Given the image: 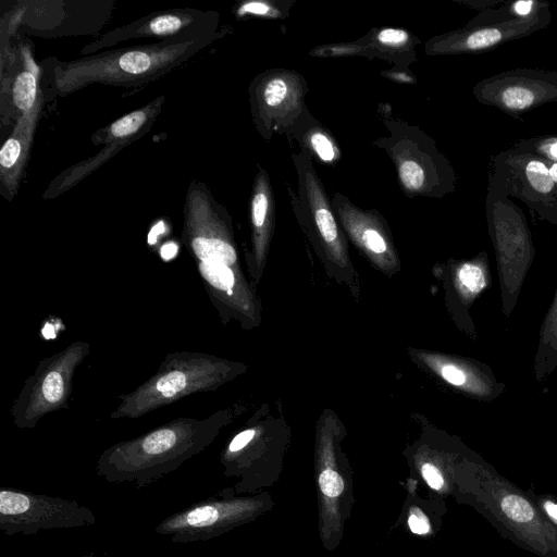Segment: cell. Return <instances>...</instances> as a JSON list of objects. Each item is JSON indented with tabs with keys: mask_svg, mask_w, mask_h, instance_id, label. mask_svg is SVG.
Instances as JSON below:
<instances>
[{
	"mask_svg": "<svg viewBox=\"0 0 557 557\" xmlns=\"http://www.w3.org/2000/svg\"><path fill=\"white\" fill-rule=\"evenodd\" d=\"M420 470L424 481L431 488L440 491L444 486V478L438 468L433 463L424 462Z\"/></svg>",
	"mask_w": 557,
	"mask_h": 557,
	"instance_id": "obj_30",
	"label": "cell"
},
{
	"mask_svg": "<svg viewBox=\"0 0 557 557\" xmlns=\"http://www.w3.org/2000/svg\"><path fill=\"white\" fill-rule=\"evenodd\" d=\"M239 15L274 16L275 10L264 1H249L243 3L238 10Z\"/></svg>",
	"mask_w": 557,
	"mask_h": 557,
	"instance_id": "obj_29",
	"label": "cell"
},
{
	"mask_svg": "<svg viewBox=\"0 0 557 557\" xmlns=\"http://www.w3.org/2000/svg\"><path fill=\"white\" fill-rule=\"evenodd\" d=\"M525 177L531 187L537 193L548 194L552 191L555 183L550 176L549 168L541 160H530L524 169Z\"/></svg>",
	"mask_w": 557,
	"mask_h": 557,
	"instance_id": "obj_20",
	"label": "cell"
},
{
	"mask_svg": "<svg viewBox=\"0 0 557 557\" xmlns=\"http://www.w3.org/2000/svg\"><path fill=\"white\" fill-rule=\"evenodd\" d=\"M535 92L532 89L515 86L503 90L500 101L511 109H524L530 107L535 101Z\"/></svg>",
	"mask_w": 557,
	"mask_h": 557,
	"instance_id": "obj_25",
	"label": "cell"
},
{
	"mask_svg": "<svg viewBox=\"0 0 557 557\" xmlns=\"http://www.w3.org/2000/svg\"><path fill=\"white\" fill-rule=\"evenodd\" d=\"M544 508L548 516H550L557 522V504L553 502H546Z\"/></svg>",
	"mask_w": 557,
	"mask_h": 557,
	"instance_id": "obj_33",
	"label": "cell"
},
{
	"mask_svg": "<svg viewBox=\"0 0 557 557\" xmlns=\"http://www.w3.org/2000/svg\"><path fill=\"white\" fill-rule=\"evenodd\" d=\"M408 527L410 531L418 535L428 534L431 530L428 517L418 507L409 510Z\"/></svg>",
	"mask_w": 557,
	"mask_h": 557,
	"instance_id": "obj_28",
	"label": "cell"
},
{
	"mask_svg": "<svg viewBox=\"0 0 557 557\" xmlns=\"http://www.w3.org/2000/svg\"><path fill=\"white\" fill-rule=\"evenodd\" d=\"M557 368V293L540 330L534 375L542 381Z\"/></svg>",
	"mask_w": 557,
	"mask_h": 557,
	"instance_id": "obj_16",
	"label": "cell"
},
{
	"mask_svg": "<svg viewBox=\"0 0 557 557\" xmlns=\"http://www.w3.org/2000/svg\"><path fill=\"white\" fill-rule=\"evenodd\" d=\"M533 7L532 1H518L513 4V11L519 15H528Z\"/></svg>",
	"mask_w": 557,
	"mask_h": 557,
	"instance_id": "obj_31",
	"label": "cell"
},
{
	"mask_svg": "<svg viewBox=\"0 0 557 557\" xmlns=\"http://www.w3.org/2000/svg\"><path fill=\"white\" fill-rule=\"evenodd\" d=\"M92 511L74 500L27 492H0V529L8 535L94 524Z\"/></svg>",
	"mask_w": 557,
	"mask_h": 557,
	"instance_id": "obj_6",
	"label": "cell"
},
{
	"mask_svg": "<svg viewBox=\"0 0 557 557\" xmlns=\"http://www.w3.org/2000/svg\"><path fill=\"white\" fill-rule=\"evenodd\" d=\"M504 35L498 28H484L469 34L460 44V48L478 50L499 42Z\"/></svg>",
	"mask_w": 557,
	"mask_h": 557,
	"instance_id": "obj_23",
	"label": "cell"
},
{
	"mask_svg": "<svg viewBox=\"0 0 557 557\" xmlns=\"http://www.w3.org/2000/svg\"><path fill=\"white\" fill-rule=\"evenodd\" d=\"M397 172L401 185L407 191H421L425 184V170L421 162L412 157L397 160Z\"/></svg>",
	"mask_w": 557,
	"mask_h": 557,
	"instance_id": "obj_19",
	"label": "cell"
},
{
	"mask_svg": "<svg viewBox=\"0 0 557 557\" xmlns=\"http://www.w3.org/2000/svg\"><path fill=\"white\" fill-rule=\"evenodd\" d=\"M503 512L515 522H529L534 517L531 504L521 496L506 495L500 503Z\"/></svg>",
	"mask_w": 557,
	"mask_h": 557,
	"instance_id": "obj_21",
	"label": "cell"
},
{
	"mask_svg": "<svg viewBox=\"0 0 557 557\" xmlns=\"http://www.w3.org/2000/svg\"><path fill=\"white\" fill-rule=\"evenodd\" d=\"M8 91L10 110L15 121L36 106L41 91L38 89L35 71L28 67L26 62L24 69L12 78Z\"/></svg>",
	"mask_w": 557,
	"mask_h": 557,
	"instance_id": "obj_18",
	"label": "cell"
},
{
	"mask_svg": "<svg viewBox=\"0 0 557 557\" xmlns=\"http://www.w3.org/2000/svg\"><path fill=\"white\" fill-rule=\"evenodd\" d=\"M223 411L206 418L180 417L104 449L97 473L109 482L144 487L203 451L225 422Z\"/></svg>",
	"mask_w": 557,
	"mask_h": 557,
	"instance_id": "obj_2",
	"label": "cell"
},
{
	"mask_svg": "<svg viewBox=\"0 0 557 557\" xmlns=\"http://www.w3.org/2000/svg\"><path fill=\"white\" fill-rule=\"evenodd\" d=\"M257 435L255 428H248L237 433L227 444L222 457L234 455L243 450Z\"/></svg>",
	"mask_w": 557,
	"mask_h": 557,
	"instance_id": "obj_27",
	"label": "cell"
},
{
	"mask_svg": "<svg viewBox=\"0 0 557 557\" xmlns=\"http://www.w3.org/2000/svg\"><path fill=\"white\" fill-rule=\"evenodd\" d=\"M418 357L442 380L472 397L491 400L504 391V384L496 381L484 363L430 352H420Z\"/></svg>",
	"mask_w": 557,
	"mask_h": 557,
	"instance_id": "obj_12",
	"label": "cell"
},
{
	"mask_svg": "<svg viewBox=\"0 0 557 557\" xmlns=\"http://www.w3.org/2000/svg\"><path fill=\"white\" fill-rule=\"evenodd\" d=\"M274 219V199L267 172L257 174L250 199L252 257L256 271L263 267Z\"/></svg>",
	"mask_w": 557,
	"mask_h": 557,
	"instance_id": "obj_14",
	"label": "cell"
},
{
	"mask_svg": "<svg viewBox=\"0 0 557 557\" xmlns=\"http://www.w3.org/2000/svg\"><path fill=\"white\" fill-rule=\"evenodd\" d=\"M216 17L198 9H173L141 17L115 28L89 42L82 54H96L101 49L137 38L181 41L215 36Z\"/></svg>",
	"mask_w": 557,
	"mask_h": 557,
	"instance_id": "obj_7",
	"label": "cell"
},
{
	"mask_svg": "<svg viewBox=\"0 0 557 557\" xmlns=\"http://www.w3.org/2000/svg\"><path fill=\"white\" fill-rule=\"evenodd\" d=\"M164 102L165 97L159 96L144 107L119 117L95 132L91 136L92 144L106 146L116 139L131 140L133 143L140 139L149 133Z\"/></svg>",
	"mask_w": 557,
	"mask_h": 557,
	"instance_id": "obj_15",
	"label": "cell"
},
{
	"mask_svg": "<svg viewBox=\"0 0 557 557\" xmlns=\"http://www.w3.org/2000/svg\"><path fill=\"white\" fill-rule=\"evenodd\" d=\"M301 77L292 72L267 73L252 85L251 100L256 121L270 128L283 125L299 113L302 100Z\"/></svg>",
	"mask_w": 557,
	"mask_h": 557,
	"instance_id": "obj_11",
	"label": "cell"
},
{
	"mask_svg": "<svg viewBox=\"0 0 557 557\" xmlns=\"http://www.w3.org/2000/svg\"><path fill=\"white\" fill-rule=\"evenodd\" d=\"M376 41L388 48H399L409 41V34L399 28H383L375 35Z\"/></svg>",
	"mask_w": 557,
	"mask_h": 557,
	"instance_id": "obj_26",
	"label": "cell"
},
{
	"mask_svg": "<svg viewBox=\"0 0 557 557\" xmlns=\"http://www.w3.org/2000/svg\"><path fill=\"white\" fill-rule=\"evenodd\" d=\"M89 354L88 342L74 341L40 360L10 408L13 424L34 429L45 416L69 409L75 372Z\"/></svg>",
	"mask_w": 557,
	"mask_h": 557,
	"instance_id": "obj_5",
	"label": "cell"
},
{
	"mask_svg": "<svg viewBox=\"0 0 557 557\" xmlns=\"http://www.w3.org/2000/svg\"><path fill=\"white\" fill-rule=\"evenodd\" d=\"M42 100L41 92L36 106L15 122L14 129L1 147L0 183L2 195L8 200H12L18 190L42 108Z\"/></svg>",
	"mask_w": 557,
	"mask_h": 557,
	"instance_id": "obj_13",
	"label": "cell"
},
{
	"mask_svg": "<svg viewBox=\"0 0 557 557\" xmlns=\"http://www.w3.org/2000/svg\"><path fill=\"white\" fill-rule=\"evenodd\" d=\"M299 205L314 226L327 256L339 267L348 265L345 240L337 226L323 185L305 152L295 157Z\"/></svg>",
	"mask_w": 557,
	"mask_h": 557,
	"instance_id": "obj_9",
	"label": "cell"
},
{
	"mask_svg": "<svg viewBox=\"0 0 557 557\" xmlns=\"http://www.w3.org/2000/svg\"><path fill=\"white\" fill-rule=\"evenodd\" d=\"M215 36L161 41L98 52L72 61H46L48 87L66 96L94 84L138 87L172 72L209 46Z\"/></svg>",
	"mask_w": 557,
	"mask_h": 557,
	"instance_id": "obj_3",
	"label": "cell"
},
{
	"mask_svg": "<svg viewBox=\"0 0 557 557\" xmlns=\"http://www.w3.org/2000/svg\"><path fill=\"white\" fill-rule=\"evenodd\" d=\"M543 150L554 160H557V139L544 146Z\"/></svg>",
	"mask_w": 557,
	"mask_h": 557,
	"instance_id": "obj_32",
	"label": "cell"
},
{
	"mask_svg": "<svg viewBox=\"0 0 557 557\" xmlns=\"http://www.w3.org/2000/svg\"><path fill=\"white\" fill-rule=\"evenodd\" d=\"M308 144L323 162H333L336 158V147L324 131H312L308 137Z\"/></svg>",
	"mask_w": 557,
	"mask_h": 557,
	"instance_id": "obj_24",
	"label": "cell"
},
{
	"mask_svg": "<svg viewBox=\"0 0 557 557\" xmlns=\"http://www.w3.org/2000/svg\"><path fill=\"white\" fill-rule=\"evenodd\" d=\"M453 283L459 300L469 307L490 283L486 259L475 258L457 264L453 273Z\"/></svg>",
	"mask_w": 557,
	"mask_h": 557,
	"instance_id": "obj_17",
	"label": "cell"
},
{
	"mask_svg": "<svg viewBox=\"0 0 557 557\" xmlns=\"http://www.w3.org/2000/svg\"><path fill=\"white\" fill-rule=\"evenodd\" d=\"M183 215L182 242L221 321L256 324L259 305L240 267L231 218L203 182L189 183Z\"/></svg>",
	"mask_w": 557,
	"mask_h": 557,
	"instance_id": "obj_1",
	"label": "cell"
},
{
	"mask_svg": "<svg viewBox=\"0 0 557 557\" xmlns=\"http://www.w3.org/2000/svg\"><path fill=\"white\" fill-rule=\"evenodd\" d=\"M256 506L251 499L203 502L162 520L156 532L173 542L209 540L245 520Z\"/></svg>",
	"mask_w": 557,
	"mask_h": 557,
	"instance_id": "obj_8",
	"label": "cell"
},
{
	"mask_svg": "<svg viewBox=\"0 0 557 557\" xmlns=\"http://www.w3.org/2000/svg\"><path fill=\"white\" fill-rule=\"evenodd\" d=\"M318 483L321 493L329 499H335L344 492L342 475L330 465L320 471Z\"/></svg>",
	"mask_w": 557,
	"mask_h": 557,
	"instance_id": "obj_22",
	"label": "cell"
},
{
	"mask_svg": "<svg viewBox=\"0 0 557 557\" xmlns=\"http://www.w3.org/2000/svg\"><path fill=\"white\" fill-rule=\"evenodd\" d=\"M243 371V364L199 351H171L157 371L117 396L111 419H137L197 393L215 391Z\"/></svg>",
	"mask_w": 557,
	"mask_h": 557,
	"instance_id": "obj_4",
	"label": "cell"
},
{
	"mask_svg": "<svg viewBox=\"0 0 557 557\" xmlns=\"http://www.w3.org/2000/svg\"><path fill=\"white\" fill-rule=\"evenodd\" d=\"M332 203L345 232L369 260L386 272L395 270L397 253L379 216L359 209L341 194L334 196Z\"/></svg>",
	"mask_w": 557,
	"mask_h": 557,
	"instance_id": "obj_10",
	"label": "cell"
},
{
	"mask_svg": "<svg viewBox=\"0 0 557 557\" xmlns=\"http://www.w3.org/2000/svg\"><path fill=\"white\" fill-rule=\"evenodd\" d=\"M84 557H92V556H84Z\"/></svg>",
	"mask_w": 557,
	"mask_h": 557,
	"instance_id": "obj_34",
	"label": "cell"
}]
</instances>
